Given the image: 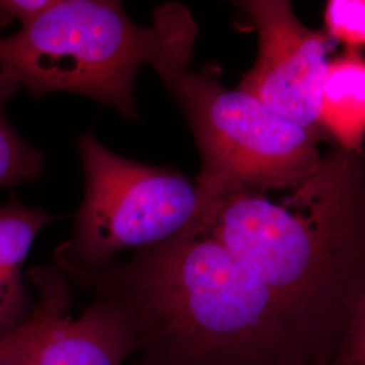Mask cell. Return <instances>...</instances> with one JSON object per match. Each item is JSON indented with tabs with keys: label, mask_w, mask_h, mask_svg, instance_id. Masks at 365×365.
<instances>
[{
	"label": "cell",
	"mask_w": 365,
	"mask_h": 365,
	"mask_svg": "<svg viewBox=\"0 0 365 365\" xmlns=\"http://www.w3.org/2000/svg\"><path fill=\"white\" fill-rule=\"evenodd\" d=\"M63 272L126 314L157 365H317L287 307L202 229Z\"/></svg>",
	"instance_id": "6da1fadb"
},
{
	"label": "cell",
	"mask_w": 365,
	"mask_h": 365,
	"mask_svg": "<svg viewBox=\"0 0 365 365\" xmlns=\"http://www.w3.org/2000/svg\"><path fill=\"white\" fill-rule=\"evenodd\" d=\"M341 149L286 202L249 190L211 191L203 232L269 288L327 365L365 288V182Z\"/></svg>",
	"instance_id": "7a4b0ae2"
},
{
	"label": "cell",
	"mask_w": 365,
	"mask_h": 365,
	"mask_svg": "<svg viewBox=\"0 0 365 365\" xmlns=\"http://www.w3.org/2000/svg\"><path fill=\"white\" fill-rule=\"evenodd\" d=\"M197 37L191 11L165 3L150 26L137 25L120 1L56 0L38 19L0 38V78L34 98L87 96L138 120L135 78L143 66L168 86L190 69Z\"/></svg>",
	"instance_id": "3957f363"
},
{
	"label": "cell",
	"mask_w": 365,
	"mask_h": 365,
	"mask_svg": "<svg viewBox=\"0 0 365 365\" xmlns=\"http://www.w3.org/2000/svg\"><path fill=\"white\" fill-rule=\"evenodd\" d=\"M78 149L86 190L71 237L54 253L60 269H98L122 252L203 230L209 191L196 178L119 156L92 133L78 137Z\"/></svg>",
	"instance_id": "277c9868"
},
{
	"label": "cell",
	"mask_w": 365,
	"mask_h": 365,
	"mask_svg": "<svg viewBox=\"0 0 365 365\" xmlns=\"http://www.w3.org/2000/svg\"><path fill=\"white\" fill-rule=\"evenodd\" d=\"M194 134L214 190H292L321 170L317 135L240 88L223 87L220 71L188 69L165 86Z\"/></svg>",
	"instance_id": "5b68a950"
},
{
	"label": "cell",
	"mask_w": 365,
	"mask_h": 365,
	"mask_svg": "<svg viewBox=\"0 0 365 365\" xmlns=\"http://www.w3.org/2000/svg\"><path fill=\"white\" fill-rule=\"evenodd\" d=\"M240 7L259 33V54L238 88L306 130L321 126L329 42L304 26L287 0H247Z\"/></svg>",
	"instance_id": "8992f818"
},
{
	"label": "cell",
	"mask_w": 365,
	"mask_h": 365,
	"mask_svg": "<svg viewBox=\"0 0 365 365\" xmlns=\"http://www.w3.org/2000/svg\"><path fill=\"white\" fill-rule=\"evenodd\" d=\"M140 349L129 317L108 300L95 298L78 317L61 314L26 365H122Z\"/></svg>",
	"instance_id": "52a82bcc"
},
{
	"label": "cell",
	"mask_w": 365,
	"mask_h": 365,
	"mask_svg": "<svg viewBox=\"0 0 365 365\" xmlns=\"http://www.w3.org/2000/svg\"><path fill=\"white\" fill-rule=\"evenodd\" d=\"M53 220L15 196L0 206V339L22 327L33 310L22 269L36 238Z\"/></svg>",
	"instance_id": "ba28073f"
},
{
	"label": "cell",
	"mask_w": 365,
	"mask_h": 365,
	"mask_svg": "<svg viewBox=\"0 0 365 365\" xmlns=\"http://www.w3.org/2000/svg\"><path fill=\"white\" fill-rule=\"evenodd\" d=\"M319 122L342 146L363 153L365 140V57L357 49L329 61Z\"/></svg>",
	"instance_id": "9c48e42d"
},
{
	"label": "cell",
	"mask_w": 365,
	"mask_h": 365,
	"mask_svg": "<svg viewBox=\"0 0 365 365\" xmlns=\"http://www.w3.org/2000/svg\"><path fill=\"white\" fill-rule=\"evenodd\" d=\"M29 280L37 302L26 322L0 339V365H26L53 322L71 309V282L56 264L31 268Z\"/></svg>",
	"instance_id": "30bf717a"
},
{
	"label": "cell",
	"mask_w": 365,
	"mask_h": 365,
	"mask_svg": "<svg viewBox=\"0 0 365 365\" xmlns=\"http://www.w3.org/2000/svg\"><path fill=\"white\" fill-rule=\"evenodd\" d=\"M19 88L0 78V188L37 182L45 170L46 155L26 143L4 115V103Z\"/></svg>",
	"instance_id": "8fae6325"
},
{
	"label": "cell",
	"mask_w": 365,
	"mask_h": 365,
	"mask_svg": "<svg viewBox=\"0 0 365 365\" xmlns=\"http://www.w3.org/2000/svg\"><path fill=\"white\" fill-rule=\"evenodd\" d=\"M325 25L329 37L344 42L346 49L365 46V0H330Z\"/></svg>",
	"instance_id": "7c38bea8"
},
{
	"label": "cell",
	"mask_w": 365,
	"mask_h": 365,
	"mask_svg": "<svg viewBox=\"0 0 365 365\" xmlns=\"http://www.w3.org/2000/svg\"><path fill=\"white\" fill-rule=\"evenodd\" d=\"M327 365H365V288Z\"/></svg>",
	"instance_id": "4fadbf2b"
},
{
	"label": "cell",
	"mask_w": 365,
	"mask_h": 365,
	"mask_svg": "<svg viewBox=\"0 0 365 365\" xmlns=\"http://www.w3.org/2000/svg\"><path fill=\"white\" fill-rule=\"evenodd\" d=\"M56 0H0V27L19 22L27 26L46 13Z\"/></svg>",
	"instance_id": "5bb4252c"
}]
</instances>
